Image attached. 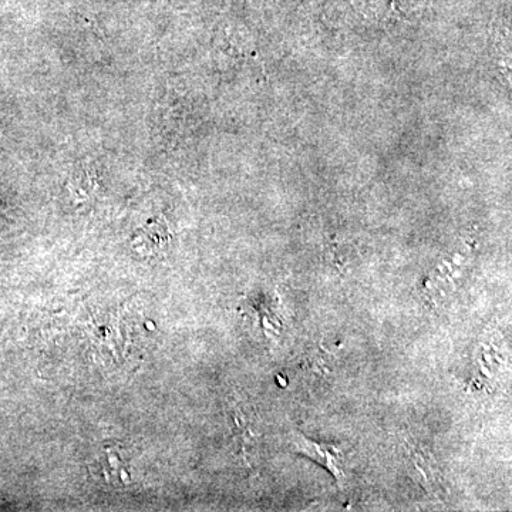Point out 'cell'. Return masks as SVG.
<instances>
[{"instance_id": "1", "label": "cell", "mask_w": 512, "mask_h": 512, "mask_svg": "<svg viewBox=\"0 0 512 512\" xmlns=\"http://www.w3.org/2000/svg\"><path fill=\"white\" fill-rule=\"evenodd\" d=\"M291 444L295 453L311 458L319 466L326 468L336 480L342 485L345 480L346 456L343 448L335 444L318 443L309 440L301 433L291 434Z\"/></svg>"}, {"instance_id": "2", "label": "cell", "mask_w": 512, "mask_h": 512, "mask_svg": "<svg viewBox=\"0 0 512 512\" xmlns=\"http://www.w3.org/2000/svg\"><path fill=\"white\" fill-rule=\"evenodd\" d=\"M168 239H170V235H168V229L164 222L151 221L140 232H137L133 239V247L138 254L154 255L164 251Z\"/></svg>"}, {"instance_id": "3", "label": "cell", "mask_w": 512, "mask_h": 512, "mask_svg": "<svg viewBox=\"0 0 512 512\" xmlns=\"http://www.w3.org/2000/svg\"><path fill=\"white\" fill-rule=\"evenodd\" d=\"M90 174L92 173L86 170H80L74 173L72 185L74 194L87 195L89 192H92L94 183L92 178H90Z\"/></svg>"}]
</instances>
